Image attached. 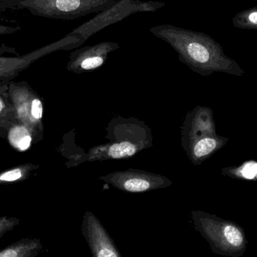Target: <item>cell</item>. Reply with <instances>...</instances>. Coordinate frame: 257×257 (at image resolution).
Masks as SVG:
<instances>
[{
  "label": "cell",
  "instance_id": "6da1fadb",
  "mask_svg": "<svg viewBox=\"0 0 257 257\" xmlns=\"http://www.w3.org/2000/svg\"><path fill=\"white\" fill-rule=\"evenodd\" d=\"M149 30L156 37L169 44L182 61L202 75L223 72L240 77L245 73L209 35L170 24L154 26Z\"/></svg>",
  "mask_w": 257,
  "mask_h": 257
},
{
  "label": "cell",
  "instance_id": "7a4b0ae2",
  "mask_svg": "<svg viewBox=\"0 0 257 257\" xmlns=\"http://www.w3.org/2000/svg\"><path fill=\"white\" fill-rule=\"evenodd\" d=\"M193 226L209 244L213 253L220 256L241 257L247 250L245 231L238 223L214 214L193 211Z\"/></svg>",
  "mask_w": 257,
  "mask_h": 257
},
{
  "label": "cell",
  "instance_id": "3957f363",
  "mask_svg": "<svg viewBox=\"0 0 257 257\" xmlns=\"http://www.w3.org/2000/svg\"><path fill=\"white\" fill-rule=\"evenodd\" d=\"M118 0H0V11L26 9L35 16L74 20L109 9Z\"/></svg>",
  "mask_w": 257,
  "mask_h": 257
},
{
  "label": "cell",
  "instance_id": "277c9868",
  "mask_svg": "<svg viewBox=\"0 0 257 257\" xmlns=\"http://www.w3.org/2000/svg\"><path fill=\"white\" fill-rule=\"evenodd\" d=\"M165 6L166 4L163 2L118 0L114 6L99 12L94 18L74 29L69 34L77 36L84 43L98 32L123 21L130 15L139 12H154Z\"/></svg>",
  "mask_w": 257,
  "mask_h": 257
},
{
  "label": "cell",
  "instance_id": "5b68a950",
  "mask_svg": "<svg viewBox=\"0 0 257 257\" xmlns=\"http://www.w3.org/2000/svg\"><path fill=\"white\" fill-rule=\"evenodd\" d=\"M8 93L17 122L30 128L39 142L44 130L43 102L40 96L27 81H11Z\"/></svg>",
  "mask_w": 257,
  "mask_h": 257
},
{
  "label": "cell",
  "instance_id": "8992f818",
  "mask_svg": "<svg viewBox=\"0 0 257 257\" xmlns=\"http://www.w3.org/2000/svg\"><path fill=\"white\" fill-rule=\"evenodd\" d=\"M80 45H82V42L79 38L68 34L58 42L42 47L21 57H0V81H12L33 62L46 54L58 50L72 49Z\"/></svg>",
  "mask_w": 257,
  "mask_h": 257
},
{
  "label": "cell",
  "instance_id": "52a82bcc",
  "mask_svg": "<svg viewBox=\"0 0 257 257\" xmlns=\"http://www.w3.org/2000/svg\"><path fill=\"white\" fill-rule=\"evenodd\" d=\"M81 232L93 257H120L112 238L94 214L86 213Z\"/></svg>",
  "mask_w": 257,
  "mask_h": 257
},
{
  "label": "cell",
  "instance_id": "ba28073f",
  "mask_svg": "<svg viewBox=\"0 0 257 257\" xmlns=\"http://www.w3.org/2000/svg\"><path fill=\"white\" fill-rule=\"evenodd\" d=\"M119 48L118 44L103 42L93 46L81 48L71 54L69 67L80 68L83 70H91L100 67L106 60L107 55Z\"/></svg>",
  "mask_w": 257,
  "mask_h": 257
},
{
  "label": "cell",
  "instance_id": "9c48e42d",
  "mask_svg": "<svg viewBox=\"0 0 257 257\" xmlns=\"http://www.w3.org/2000/svg\"><path fill=\"white\" fill-rule=\"evenodd\" d=\"M43 250L40 238H21L0 250V257H36Z\"/></svg>",
  "mask_w": 257,
  "mask_h": 257
},
{
  "label": "cell",
  "instance_id": "30bf717a",
  "mask_svg": "<svg viewBox=\"0 0 257 257\" xmlns=\"http://www.w3.org/2000/svg\"><path fill=\"white\" fill-rule=\"evenodd\" d=\"M11 81H0V138L6 137L9 128L18 123L8 93Z\"/></svg>",
  "mask_w": 257,
  "mask_h": 257
},
{
  "label": "cell",
  "instance_id": "8fae6325",
  "mask_svg": "<svg viewBox=\"0 0 257 257\" xmlns=\"http://www.w3.org/2000/svg\"><path fill=\"white\" fill-rule=\"evenodd\" d=\"M228 142L229 139L217 134L198 139L192 148L193 158L196 161H202L221 149Z\"/></svg>",
  "mask_w": 257,
  "mask_h": 257
},
{
  "label": "cell",
  "instance_id": "7c38bea8",
  "mask_svg": "<svg viewBox=\"0 0 257 257\" xmlns=\"http://www.w3.org/2000/svg\"><path fill=\"white\" fill-rule=\"evenodd\" d=\"M7 139L11 146L19 152L27 151L33 144L37 142L33 132L24 125L18 123L9 128Z\"/></svg>",
  "mask_w": 257,
  "mask_h": 257
},
{
  "label": "cell",
  "instance_id": "4fadbf2b",
  "mask_svg": "<svg viewBox=\"0 0 257 257\" xmlns=\"http://www.w3.org/2000/svg\"><path fill=\"white\" fill-rule=\"evenodd\" d=\"M39 166L33 163H24L0 172V185L23 182L30 178Z\"/></svg>",
  "mask_w": 257,
  "mask_h": 257
},
{
  "label": "cell",
  "instance_id": "5bb4252c",
  "mask_svg": "<svg viewBox=\"0 0 257 257\" xmlns=\"http://www.w3.org/2000/svg\"><path fill=\"white\" fill-rule=\"evenodd\" d=\"M224 176L234 179L257 181V162L253 160L244 162L238 166L222 169Z\"/></svg>",
  "mask_w": 257,
  "mask_h": 257
},
{
  "label": "cell",
  "instance_id": "9a60e30c",
  "mask_svg": "<svg viewBox=\"0 0 257 257\" xmlns=\"http://www.w3.org/2000/svg\"><path fill=\"white\" fill-rule=\"evenodd\" d=\"M232 24L241 30H257V7L237 13L232 18Z\"/></svg>",
  "mask_w": 257,
  "mask_h": 257
},
{
  "label": "cell",
  "instance_id": "2e32d148",
  "mask_svg": "<svg viewBox=\"0 0 257 257\" xmlns=\"http://www.w3.org/2000/svg\"><path fill=\"white\" fill-rule=\"evenodd\" d=\"M120 185L122 190L131 193H142L147 191L151 190L154 186L152 181L142 178H133L125 180L120 183Z\"/></svg>",
  "mask_w": 257,
  "mask_h": 257
},
{
  "label": "cell",
  "instance_id": "e0dca14e",
  "mask_svg": "<svg viewBox=\"0 0 257 257\" xmlns=\"http://www.w3.org/2000/svg\"><path fill=\"white\" fill-rule=\"evenodd\" d=\"M136 152V147L128 142L114 144L110 147L108 154L114 159L127 158L134 155Z\"/></svg>",
  "mask_w": 257,
  "mask_h": 257
},
{
  "label": "cell",
  "instance_id": "ac0fdd59",
  "mask_svg": "<svg viewBox=\"0 0 257 257\" xmlns=\"http://www.w3.org/2000/svg\"><path fill=\"white\" fill-rule=\"evenodd\" d=\"M20 219L13 216H1L0 217V239L5 235L13 230L20 224Z\"/></svg>",
  "mask_w": 257,
  "mask_h": 257
},
{
  "label": "cell",
  "instance_id": "d6986e66",
  "mask_svg": "<svg viewBox=\"0 0 257 257\" xmlns=\"http://www.w3.org/2000/svg\"><path fill=\"white\" fill-rule=\"evenodd\" d=\"M21 30L20 27H10V26L3 25L0 24V36L12 34Z\"/></svg>",
  "mask_w": 257,
  "mask_h": 257
}]
</instances>
